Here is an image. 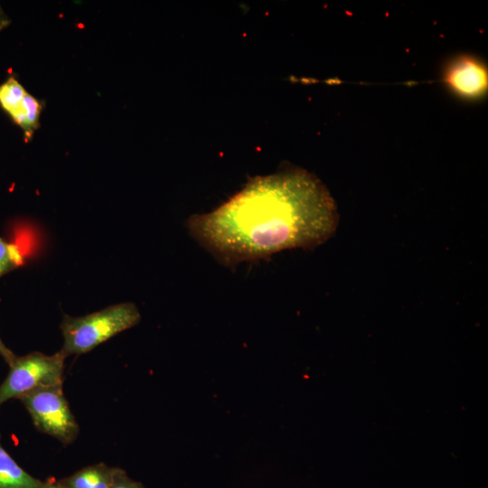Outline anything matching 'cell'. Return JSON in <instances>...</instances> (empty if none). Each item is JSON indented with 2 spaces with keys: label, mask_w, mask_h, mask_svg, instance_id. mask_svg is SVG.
Returning a JSON list of instances; mask_svg holds the SVG:
<instances>
[{
  "label": "cell",
  "mask_w": 488,
  "mask_h": 488,
  "mask_svg": "<svg viewBox=\"0 0 488 488\" xmlns=\"http://www.w3.org/2000/svg\"><path fill=\"white\" fill-rule=\"evenodd\" d=\"M339 213L324 184L290 168L250 179L211 212L186 221L192 238L220 263L234 266L290 249H310L336 230Z\"/></svg>",
  "instance_id": "cell-1"
},
{
  "label": "cell",
  "mask_w": 488,
  "mask_h": 488,
  "mask_svg": "<svg viewBox=\"0 0 488 488\" xmlns=\"http://www.w3.org/2000/svg\"><path fill=\"white\" fill-rule=\"evenodd\" d=\"M141 314L133 303H120L83 316L64 315L61 352L67 358L86 353L117 333L136 325Z\"/></svg>",
  "instance_id": "cell-2"
},
{
  "label": "cell",
  "mask_w": 488,
  "mask_h": 488,
  "mask_svg": "<svg viewBox=\"0 0 488 488\" xmlns=\"http://www.w3.org/2000/svg\"><path fill=\"white\" fill-rule=\"evenodd\" d=\"M65 359L61 352L52 355L33 352L16 356L0 385V407L8 399H19L38 388L62 385Z\"/></svg>",
  "instance_id": "cell-3"
},
{
  "label": "cell",
  "mask_w": 488,
  "mask_h": 488,
  "mask_svg": "<svg viewBox=\"0 0 488 488\" xmlns=\"http://www.w3.org/2000/svg\"><path fill=\"white\" fill-rule=\"evenodd\" d=\"M19 399L39 431L64 445L76 440L80 427L64 396L62 385L38 388Z\"/></svg>",
  "instance_id": "cell-4"
},
{
  "label": "cell",
  "mask_w": 488,
  "mask_h": 488,
  "mask_svg": "<svg viewBox=\"0 0 488 488\" xmlns=\"http://www.w3.org/2000/svg\"><path fill=\"white\" fill-rule=\"evenodd\" d=\"M446 80L460 95L474 98L482 95L487 89V70L475 59L464 56L449 66Z\"/></svg>",
  "instance_id": "cell-5"
},
{
  "label": "cell",
  "mask_w": 488,
  "mask_h": 488,
  "mask_svg": "<svg viewBox=\"0 0 488 488\" xmlns=\"http://www.w3.org/2000/svg\"><path fill=\"white\" fill-rule=\"evenodd\" d=\"M115 467L104 463L88 465L55 481L61 488H110Z\"/></svg>",
  "instance_id": "cell-6"
},
{
  "label": "cell",
  "mask_w": 488,
  "mask_h": 488,
  "mask_svg": "<svg viewBox=\"0 0 488 488\" xmlns=\"http://www.w3.org/2000/svg\"><path fill=\"white\" fill-rule=\"evenodd\" d=\"M43 483L18 465L0 441V488H39Z\"/></svg>",
  "instance_id": "cell-7"
},
{
  "label": "cell",
  "mask_w": 488,
  "mask_h": 488,
  "mask_svg": "<svg viewBox=\"0 0 488 488\" xmlns=\"http://www.w3.org/2000/svg\"><path fill=\"white\" fill-rule=\"evenodd\" d=\"M41 111L40 100L27 93L20 107L11 115L12 119L23 129L26 142L39 127Z\"/></svg>",
  "instance_id": "cell-8"
},
{
  "label": "cell",
  "mask_w": 488,
  "mask_h": 488,
  "mask_svg": "<svg viewBox=\"0 0 488 488\" xmlns=\"http://www.w3.org/2000/svg\"><path fill=\"white\" fill-rule=\"evenodd\" d=\"M26 94L22 84L14 77H10L0 85V106L11 116L20 107Z\"/></svg>",
  "instance_id": "cell-9"
},
{
  "label": "cell",
  "mask_w": 488,
  "mask_h": 488,
  "mask_svg": "<svg viewBox=\"0 0 488 488\" xmlns=\"http://www.w3.org/2000/svg\"><path fill=\"white\" fill-rule=\"evenodd\" d=\"M23 258L17 245L0 238V277L22 265Z\"/></svg>",
  "instance_id": "cell-10"
},
{
  "label": "cell",
  "mask_w": 488,
  "mask_h": 488,
  "mask_svg": "<svg viewBox=\"0 0 488 488\" xmlns=\"http://www.w3.org/2000/svg\"><path fill=\"white\" fill-rule=\"evenodd\" d=\"M110 488H145L142 483L130 478L127 472L115 467L113 481Z\"/></svg>",
  "instance_id": "cell-11"
},
{
  "label": "cell",
  "mask_w": 488,
  "mask_h": 488,
  "mask_svg": "<svg viewBox=\"0 0 488 488\" xmlns=\"http://www.w3.org/2000/svg\"><path fill=\"white\" fill-rule=\"evenodd\" d=\"M0 355L5 359V361L8 363L9 366L14 362V361L16 358V355L5 346V344L3 343L1 338H0Z\"/></svg>",
  "instance_id": "cell-12"
},
{
  "label": "cell",
  "mask_w": 488,
  "mask_h": 488,
  "mask_svg": "<svg viewBox=\"0 0 488 488\" xmlns=\"http://www.w3.org/2000/svg\"><path fill=\"white\" fill-rule=\"evenodd\" d=\"M39 488H61V487L55 483V481H52V482L47 481V482H44V483Z\"/></svg>",
  "instance_id": "cell-13"
}]
</instances>
